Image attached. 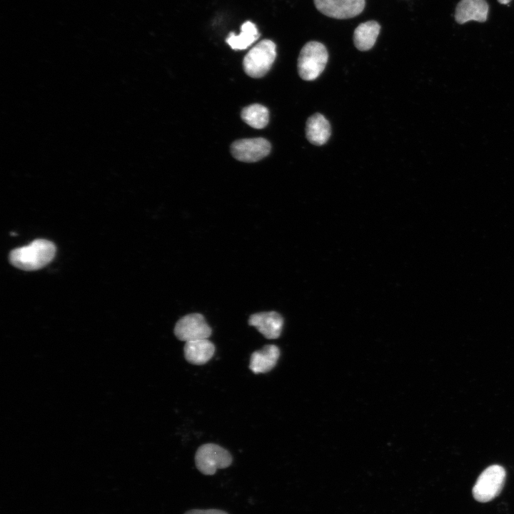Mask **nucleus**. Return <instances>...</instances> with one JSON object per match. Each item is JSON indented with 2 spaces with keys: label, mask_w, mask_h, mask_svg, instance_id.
<instances>
[{
  "label": "nucleus",
  "mask_w": 514,
  "mask_h": 514,
  "mask_svg": "<svg viewBox=\"0 0 514 514\" xmlns=\"http://www.w3.org/2000/svg\"><path fill=\"white\" fill-rule=\"evenodd\" d=\"M55 245L45 239H36L29 245L14 249L9 254L10 263L24 271L40 269L54 258Z\"/></svg>",
  "instance_id": "obj_1"
},
{
  "label": "nucleus",
  "mask_w": 514,
  "mask_h": 514,
  "mask_svg": "<svg viewBox=\"0 0 514 514\" xmlns=\"http://www.w3.org/2000/svg\"><path fill=\"white\" fill-rule=\"evenodd\" d=\"M328 59L326 46L321 42H307L301 49L298 59V71L301 79L313 81L324 70Z\"/></svg>",
  "instance_id": "obj_2"
},
{
  "label": "nucleus",
  "mask_w": 514,
  "mask_h": 514,
  "mask_svg": "<svg viewBox=\"0 0 514 514\" xmlns=\"http://www.w3.org/2000/svg\"><path fill=\"white\" fill-rule=\"evenodd\" d=\"M276 57V46L270 39H263L253 46L243 60L246 74L252 78H261L270 70Z\"/></svg>",
  "instance_id": "obj_3"
},
{
  "label": "nucleus",
  "mask_w": 514,
  "mask_h": 514,
  "mask_svg": "<svg viewBox=\"0 0 514 514\" xmlns=\"http://www.w3.org/2000/svg\"><path fill=\"white\" fill-rule=\"evenodd\" d=\"M231 453L215 443L201 445L195 454V463L198 470L206 475L215 474L217 469L226 468L232 463Z\"/></svg>",
  "instance_id": "obj_4"
},
{
  "label": "nucleus",
  "mask_w": 514,
  "mask_h": 514,
  "mask_svg": "<svg viewBox=\"0 0 514 514\" xmlns=\"http://www.w3.org/2000/svg\"><path fill=\"white\" fill-rule=\"evenodd\" d=\"M505 475V469L499 465H492L485 468L473 486L474 498L481 503H486L495 498L503 487Z\"/></svg>",
  "instance_id": "obj_5"
},
{
  "label": "nucleus",
  "mask_w": 514,
  "mask_h": 514,
  "mask_svg": "<svg viewBox=\"0 0 514 514\" xmlns=\"http://www.w3.org/2000/svg\"><path fill=\"white\" fill-rule=\"evenodd\" d=\"M212 330L200 313H191L183 316L175 325L174 334L182 341L207 339Z\"/></svg>",
  "instance_id": "obj_6"
},
{
  "label": "nucleus",
  "mask_w": 514,
  "mask_h": 514,
  "mask_svg": "<svg viewBox=\"0 0 514 514\" xmlns=\"http://www.w3.org/2000/svg\"><path fill=\"white\" fill-rule=\"evenodd\" d=\"M271 148L270 143L263 138H245L234 141L231 152L238 161L251 163L268 156Z\"/></svg>",
  "instance_id": "obj_7"
},
{
  "label": "nucleus",
  "mask_w": 514,
  "mask_h": 514,
  "mask_svg": "<svg viewBox=\"0 0 514 514\" xmlns=\"http://www.w3.org/2000/svg\"><path fill=\"white\" fill-rule=\"evenodd\" d=\"M316 9L323 14L337 19L353 18L364 9L365 0H313Z\"/></svg>",
  "instance_id": "obj_8"
},
{
  "label": "nucleus",
  "mask_w": 514,
  "mask_h": 514,
  "mask_svg": "<svg viewBox=\"0 0 514 514\" xmlns=\"http://www.w3.org/2000/svg\"><path fill=\"white\" fill-rule=\"evenodd\" d=\"M248 324L256 328L267 339H276L281 333L283 318L276 311L261 312L250 316Z\"/></svg>",
  "instance_id": "obj_9"
},
{
  "label": "nucleus",
  "mask_w": 514,
  "mask_h": 514,
  "mask_svg": "<svg viewBox=\"0 0 514 514\" xmlns=\"http://www.w3.org/2000/svg\"><path fill=\"white\" fill-rule=\"evenodd\" d=\"M488 9L485 0H460L455 8V20L459 24L471 20L484 22L487 20Z\"/></svg>",
  "instance_id": "obj_10"
},
{
  "label": "nucleus",
  "mask_w": 514,
  "mask_h": 514,
  "mask_svg": "<svg viewBox=\"0 0 514 514\" xmlns=\"http://www.w3.org/2000/svg\"><path fill=\"white\" fill-rule=\"evenodd\" d=\"M279 356L278 346L266 345L261 350L251 353L249 368L255 374L268 373L275 367Z\"/></svg>",
  "instance_id": "obj_11"
},
{
  "label": "nucleus",
  "mask_w": 514,
  "mask_h": 514,
  "mask_svg": "<svg viewBox=\"0 0 514 514\" xmlns=\"http://www.w3.org/2000/svg\"><path fill=\"white\" fill-rule=\"evenodd\" d=\"M186 360L193 365H203L208 362L215 353L214 344L208 339L186 342L183 347Z\"/></svg>",
  "instance_id": "obj_12"
},
{
  "label": "nucleus",
  "mask_w": 514,
  "mask_h": 514,
  "mask_svg": "<svg viewBox=\"0 0 514 514\" xmlns=\"http://www.w3.org/2000/svg\"><path fill=\"white\" fill-rule=\"evenodd\" d=\"M306 135L312 144L321 146L326 143L331 136L329 122L322 114H314L306 121Z\"/></svg>",
  "instance_id": "obj_13"
},
{
  "label": "nucleus",
  "mask_w": 514,
  "mask_h": 514,
  "mask_svg": "<svg viewBox=\"0 0 514 514\" xmlns=\"http://www.w3.org/2000/svg\"><path fill=\"white\" fill-rule=\"evenodd\" d=\"M381 31L376 21H368L359 24L353 32V43L360 51H368L375 44Z\"/></svg>",
  "instance_id": "obj_14"
},
{
  "label": "nucleus",
  "mask_w": 514,
  "mask_h": 514,
  "mask_svg": "<svg viewBox=\"0 0 514 514\" xmlns=\"http://www.w3.org/2000/svg\"><path fill=\"white\" fill-rule=\"evenodd\" d=\"M241 33L236 35L230 33L226 39L227 44L231 49L235 50H243L251 46L260 36V34L256 25L249 21L244 22L241 29Z\"/></svg>",
  "instance_id": "obj_15"
},
{
  "label": "nucleus",
  "mask_w": 514,
  "mask_h": 514,
  "mask_svg": "<svg viewBox=\"0 0 514 514\" xmlns=\"http://www.w3.org/2000/svg\"><path fill=\"white\" fill-rule=\"evenodd\" d=\"M241 116L250 126L263 128L268 123L269 113L264 106L255 104L243 108Z\"/></svg>",
  "instance_id": "obj_16"
},
{
  "label": "nucleus",
  "mask_w": 514,
  "mask_h": 514,
  "mask_svg": "<svg viewBox=\"0 0 514 514\" xmlns=\"http://www.w3.org/2000/svg\"><path fill=\"white\" fill-rule=\"evenodd\" d=\"M184 514H228L226 511L218 509H193L186 511Z\"/></svg>",
  "instance_id": "obj_17"
},
{
  "label": "nucleus",
  "mask_w": 514,
  "mask_h": 514,
  "mask_svg": "<svg viewBox=\"0 0 514 514\" xmlns=\"http://www.w3.org/2000/svg\"><path fill=\"white\" fill-rule=\"evenodd\" d=\"M498 1L501 4H508L511 0H498Z\"/></svg>",
  "instance_id": "obj_18"
}]
</instances>
